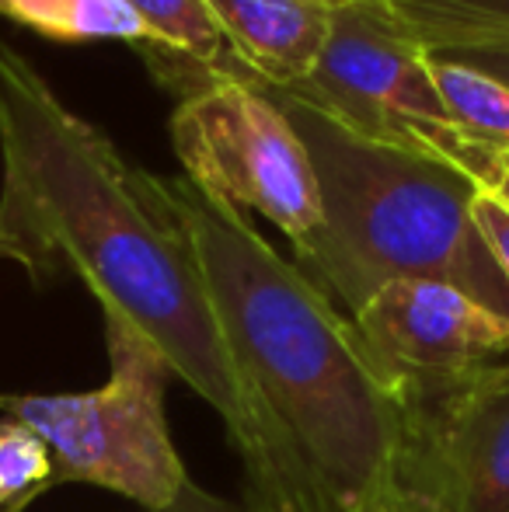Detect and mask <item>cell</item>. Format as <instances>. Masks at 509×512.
Listing matches in <instances>:
<instances>
[{
    "mask_svg": "<svg viewBox=\"0 0 509 512\" xmlns=\"http://www.w3.org/2000/svg\"><path fill=\"white\" fill-rule=\"evenodd\" d=\"M433 81L440 88L454 122L471 143L492 150V154H509V88L492 77L478 74L461 63L429 60Z\"/></svg>",
    "mask_w": 509,
    "mask_h": 512,
    "instance_id": "cell-12",
    "label": "cell"
},
{
    "mask_svg": "<svg viewBox=\"0 0 509 512\" xmlns=\"http://www.w3.org/2000/svg\"><path fill=\"white\" fill-rule=\"evenodd\" d=\"M401 394L408 432L394 509L509 512V359Z\"/></svg>",
    "mask_w": 509,
    "mask_h": 512,
    "instance_id": "cell-7",
    "label": "cell"
},
{
    "mask_svg": "<svg viewBox=\"0 0 509 512\" xmlns=\"http://www.w3.org/2000/svg\"><path fill=\"white\" fill-rule=\"evenodd\" d=\"M492 192H496V196H503L509 203V154L503 157V175H499V185Z\"/></svg>",
    "mask_w": 509,
    "mask_h": 512,
    "instance_id": "cell-18",
    "label": "cell"
},
{
    "mask_svg": "<svg viewBox=\"0 0 509 512\" xmlns=\"http://www.w3.org/2000/svg\"><path fill=\"white\" fill-rule=\"evenodd\" d=\"M363 345L398 387L447 384L509 359V324L468 293L426 279L377 290L353 314Z\"/></svg>",
    "mask_w": 509,
    "mask_h": 512,
    "instance_id": "cell-8",
    "label": "cell"
},
{
    "mask_svg": "<svg viewBox=\"0 0 509 512\" xmlns=\"http://www.w3.org/2000/svg\"><path fill=\"white\" fill-rule=\"evenodd\" d=\"M272 95L311 150L321 192V223L293 244V265L332 304L353 317L384 286L426 279L509 324V279L478 230L482 185L468 171L356 136L286 91Z\"/></svg>",
    "mask_w": 509,
    "mask_h": 512,
    "instance_id": "cell-3",
    "label": "cell"
},
{
    "mask_svg": "<svg viewBox=\"0 0 509 512\" xmlns=\"http://www.w3.org/2000/svg\"><path fill=\"white\" fill-rule=\"evenodd\" d=\"M49 485L56 481L46 439L21 418L7 415L0 422V509L18 512Z\"/></svg>",
    "mask_w": 509,
    "mask_h": 512,
    "instance_id": "cell-14",
    "label": "cell"
},
{
    "mask_svg": "<svg viewBox=\"0 0 509 512\" xmlns=\"http://www.w3.org/2000/svg\"><path fill=\"white\" fill-rule=\"evenodd\" d=\"M220 328L328 512H391L405 453V394L353 317L252 227L185 178L164 182Z\"/></svg>",
    "mask_w": 509,
    "mask_h": 512,
    "instance_id": "cell-2",
    "label": "cell"
},
{
    "mask_svg": "<svg viewBox=\"0 0 509 512\" xmlns=\"http://www.w3.org/2000/svg\"><path fill=\"white\" fill-rule=\"evenodd\" d=\"M286 95L314 105L356 136L450 161L482 189H496L503 175V157L461 133L433 81L426 49L391 0L335 4L318 63Z\"/></svg>",
    "mask_w": 509,
    "mask_h": 512,
    "instance_id": "cell-4",
    "label": "cell"
},
{
    "mask_svg": "<svg viewBox=\"0 0 509 512\" xmlns=\"http://www.w3.org/2000/svg\"><path fill=\"white\" fill-rule=\"evenodd\" d=\"M105 342L112 373L102 387L7 398L4 408L46 439L56 485L84 481L164 512L192 481L164 418L171 370L119 317H105Z\"/></svg>",
    "mask_w": 509,
    "mask_h": 512,
    "instance_id": "cell-5",
    "label": "cell"
},
{
    "mask_svg": "<svg viewBox=\"0 0 509 512\" xmlns=\"http://www.w3.org/2000/svg\"><path fill=\"white\" fill-rule=\"evenodd\" d=\"M429 60L443 63H461L478 74L492 77V81L509 88V39H492V42H461V46H440L426 49Z\"/></svg>",
    "mask_w": 509,
    "mask_h": 512,
    "instance_id": "cell-15",
    "label": "cell"
},
{
    "mask_svg": "<svg viewBox=\"0 0 509 512\" xmlns=\"http://www.w3.org/2000/svg\"><path fill=\"white\" fill-rule=\"evenodd\" d=\"M328 4H342V0H328Z\"/></svg>",
    "mask_w": 509,
    "mask_h": 512,
    "instance_id": "cell-19",
    "label": "cell"
},
{
    "mask_svg": "<svg viewBox=\"0 0 509 512\" xmlns=\"http://www.w3.org/2000/svg\"><path fill=\"white\" fill-rule=\"evenodd\" d=\"M475 220L509 279V203L503 196H496L492 189H482L475 199Z\"/></svg>",
    "mask_w": 509,
    "mask_h": 512,
    "instance_id": "cell-16",
    "label": "cell"
},
{
    "mask_svg": "<svg viewBox=\"0 0 509 512\" xmlns=\"http://www.w3.org/2000/svg\"><path fill=\"white\" fill-rule=\"evenodd\" d=\"M164 512H248L245 502H231V499H220V495L206 492V488H199L196 481H189V485L178 492V499L171 502Z\"/></svg>",
    "mask_w": 509,
    "mask_h": 512,
    "instance_id": "cell-17",
    "label": "cell"
},
{
    "mask_svg": "<svg viewBox=\"0 0 509 512\" xmlns=\"http://www.w3.org/2000/svg\"><path fill=\"white\" fill-rule=\"evenodd\" d=\"M126 4L147 32L143 53L157 67L161 81L182 88L185 95L227 77L248 81L206 0H126Z\"/></svg>",
    "mask_w": 509,
    "mask_h": 512,
    "instance_id": "cell-10",
    "label": "cell"
},
{
    "mask_svg": "<svg viewBox=\"0 0 509 512\" xmlns=\"http://www.w3.org/2000/svg\"><path fill=\"white\" fill-rule=\"evenodd\" d=\"M0 14L60 42H147V32L126 0H0Z\"/></svg>",
    "mask_w": 509,
    "mask_h": 512,
    "instance_id": "cell-11",
    "label": "cell"
},
{
    "mask_svg": "<svg viewBox=\"0 0 509 512\" xmlns=\"http://www.w3.org/2000/svg\"><path fill=\"white\" fill-rule=\"evenodd\" d=\"M171 147L206 199L276 223L290 244L321 223V192L307 143L269 88L241 77L213 81L171 115Z\"/></svg>",
    "mask_w": 509,
    "mask_h": 512,
    "instance_id": "cell-6",
    "label": "cell"
},
{
    "mask_svg": "<svg viewBox=\"0 0 509 512\" xmlns=\"http://www.w3.org/2000/svg\"><path fill=\"white\" fill-rule=\"evenodd\" d=\"M248 81L293 91L318 63L332 32L328 0H206Z\"/></svg>",
    "mask_w": 509,
    "mask_h": 512,
    "instance_id": "cell-9",
    "label": "cell"
},
{
    "mask_svg": "<svg viewBox=\"0 0 509 512\" xmlns=\"http://www.w3.org/2000/svg\"><path fill=\"white\" fill-rule=\"evenodd\" d=\"M422 49L509 39V0H391Z\"/></svg>",
    "mask_w": 509,
    "mask_h": 512,
    "instance_id": "cell-13",
    "label": "cell"
},
{
    "mask_svg": "<svg viewBox=\"0 0 509 512\" xmlns=\"http://www.w3.org/2000/svg\"><path fill=\"white\" fill-rule=\"evenodd\" d=\"M0 258L35 283L77 276L220 415L248 512H328L241 370L164 178L70 112L0 39Z\"/></svg>",
    "mask_w": 509,
    "mask_h": 512,
    "instance_id": "cell-1",
    "label": "cell"
}]
</instances>
